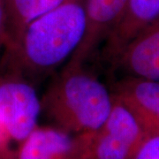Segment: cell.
<instances>
[{"label":"cell","instance_id":"1","mask_svg":"<svg viewBox=\"0 0 159 159\" xmlns=\"http://www.w3.org/2000/svg\"><path fill=\"white\" fill-rule=\"evenodd\" d=\"M86 26V0H65L35 18L6 44L11 76L32 79L52 72L78 49Z\"/></svg>","mask_w":159,"mask_h":159},{"label":"cell","instance_id":"2","mask_svg":"<svg viewBox=\"0 0 159 159\" xmlns=\"http://www.w3.org/2000/svg\"><path fill=\"white\" fill-rule=\"evenodd\" d=\"M112 92L81 66L66 65L41 98L42 112L73 134H92L108 118Z\"/></svg>","mask_w":159,"mask_h":159},{"label":"cell","instance_id":"3","mask_svg":"<svg viewBox=\"0 0 159 159\" xmlns=\"http://www.w3.org/2000/svg\"><path fill=\"white\" fill-rule=\"evenodd\" d=\"M112 95L113 103L108 118L90 134V159H134L148 137L136 117Z\"/></svg>","mask_w":159,"mask_h":159},{"label":"cell","instance_id":"4","mask_svg":"<svg viewBox=\"0 0 159 159\" xmlns=\"http://www.w3.org/2000/svg\"><path fill=\"white\" fill-rule=\"evenodd\" d=\"M41 99L25 80L10 76L0 81V126L8 139L22 142L38 126Z\"/></svg>","mask_w":159,"mask_h":159},{"label":"cell","instance_id":"5","mask_svg":"<svg viewBox=\"0 0 159 159\" xmlns=\"http://www.w3.org/2000/svg\"><path fill=\"white\" fill-rule=\"evenodd\" d=\"M90 134H73L57 126H37L13 159H90Z\"/></svg>","mask_w":159,"mask_h":159},{"label":"cell","instance_id":"6","mask_svg":"<svg viewBox=\"0 0 159 159\" xmlns=\"http://www.w3.org/2000/svg\"><path fill=\"white\" fill-rule=\"evenodd\" d=\"M129 0H86L84 37L66 65L80 66L105 42L119 22Z\"/></svg>","mask_w":159,"mask_h":159},{"label":"cell","instance_id":"7","mask_svg":"<svg viewBox=\"0 0 159 159\" xmlns=\"http://www.w3.org/2000/svg\"><path fill=\"white\" fill-rule=\"evenodd\" d=\"M113 65L129 77L159 82V17L131 40Z\"/></svg>","mask_w":159,"mask_h":159},{"label":"cell","instance_id":"8","mask_svg":"<svg viewBox=\"0 0 159 159\" xmlns=\"http://www.w3.org/2000/svg\"><path fill=\"white\" fill-rule=\"evenodd\" d=\"M136 117L148 136H159V82L126 76L112 91Z\"/></svg>","mask_w":159,"mask_h":159},{"label":"cell","instance_id":"9","mask_svg":"<svg viewBox=\"0 0 159 159\" xmlns=\"http://www.w3.org/2000/svg\"><path fill=\"white\" fill-rule=\"evenodd\" d=\"M159 17V0H129L119 22L104 42L103 56L114 64L126 44Z\"/></svg>","mask_w":159,"mask_h":159},{"label":"cell","instance_id":"10","mask_svg":"<svg viewBox=\"0 0 159 159\" xmlns=\"http://www.w3.org/2000/svg\"><path fill=\"white\" fill-rule=\"evenodd\" d=\"M65 0H5L6 37L5 45L14 39L23 28Z\"/></svg>","mask_w":159,"mask_h":159},{"label":"cell","instance_id":"11","mask_svg":"<svg viewBox=\"0 0 159 159\" xmlns=\"http://www.w3.org/2000/svg\"><path fill=\"white\" fill-rule=\"evenodd\" d=\"M134 159H159V136H148Z\"/></svg>","mask_w":159,"mask_h":159},{"label":"cell","instance_id":"12","mask_svg":"<svg viewBox=\"0 0 159 159\" xmlns=\"http://www.w3.org/2000/svg\"><path fill=\"white\" fill-rule=\"evenodd\" d=\"M6 37V11L5 0H0V48L5 45Z\"/></svg>","mask_w":159,"mask_h":159},{"label":"cell","instance_id":"13","mask_svg":"<svg viewBox=\"0 0 159 159\" xmlns=\"http://www.w3.org/2000/svg\"><path fill=\"white\" fill-rule=\"evenodd\" d=\"M2 135H4V133H3V131H2L1 126H0V136H2ZM4 136H5V135H4Z\"/></svg>","mask_w":159,"mask_h":159}]
</instances>
